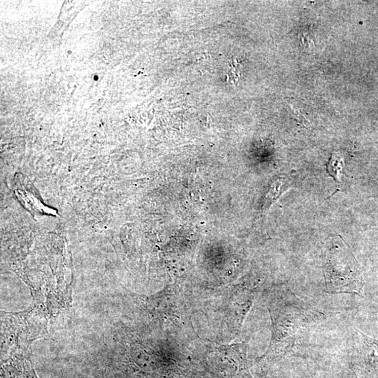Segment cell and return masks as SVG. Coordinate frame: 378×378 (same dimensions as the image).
<instances>
[{
	"label": "cell",
	"instance_id": "2",
	"mask_svg": "<svg viewBox=\"0 0 378 378\" xmlns=\"http://www.w3.org/2000/svg\"><path fill=\"white\" fill-rule=\"evenodd\" d=\"M14 191L20 203L33 216L58 215L57 210L44 203L33 184L21 173L16 175Z\"/></svg>",
	"mask_w": 378,
	"mask_h": 378
},
{
	"label": "cell",
	"instance_id": "3",
	"mask_svg": "<svg viewBox=\"0 0 378 378\" xmlns=\"http://www.w3.org/2000/svg\"><path fill=\"white\" fill-rule=\"evenodd\" d=\"M343 160L340 157L335 156L333 158L329 163L328 167V173L330 176L333 177L336 181H339V176L341 170H342Z\"/></svg>",
	"mask_w": 378,
	"mask_h": 378
},
{
	"label": "cell",
	"instance_id": "4",
	"mask_svg": "<svg viewBox=\"0 0 378 378\" xmlns=\"http://www.w3.org/2000/svg\"><path fill=\"white\" fill-rule=\"evenodd\" d=\"M292 111H293V114L295 115L296 118H297V120H299V122H301V123H302L303 125L306 126V127H309V120L305 117L304 115L303 114V113L301 112V111L293 108V107H292Z\"/></svg>",
	"mask_w": 378,
	"mask_h": 378
},
{
	"label": "cell",
	"instance_id": "1",
	"mask_svg": "<svg viewBox=\"0 0 378 378\" xmlns=\"http://www.w3.org/2000/svg\"><path fill=\"white\" fill-rule=\"evenodd\" d=\"M324 275L330 293H361L363 283L357 261L344 243L329 247L325 257Z\"/></svg>",
	"mask_w": 378,
	"mask_h": 378
}]
</instances>
